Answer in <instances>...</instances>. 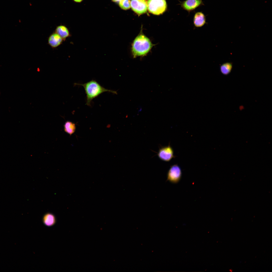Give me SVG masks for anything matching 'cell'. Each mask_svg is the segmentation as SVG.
<instances>
[{
	"label": "cell",
	"instance_id": "6da1fadb",
	"mask_svg": "<svg viewBox=\"0 0 272 272\" xmlns=\"http://www.w3.org/2000/svg\"><path fill=\"white\" fill-rule=\"evenodd\" d=\"M153 45L150 39L144 34L142 28L132 44L131 51L133 57L146 55Z\"/></svg>",
	"mask_w": 272,
	"mask_h": 272
},
{
	"label": "cell",
	"instance_id": "7a4b0ae2",
	"mask_svg": "<svg viewBox=\"0 0 272 272\" xmlns=\"http://www.w3.org/2000/svg\"><path fill=\"white\" fill-rule=\"evenodd\" d=\"M76 84L81 85L84 88L86 95V104L89 106H91V102L93 99L104 92H108L117 94L116 91L106 89L101 86L96 81L93 80L84 84L76 83Z\"/></svg>",
	"mask_w": 272,
	"mask_h": 272
},
{
	"label": "cell",
	"instance_id": "3957f363",
	"mask_svg": "<svg viewBox=\"0 0 272 272\" xmlns=\"http://www.w3.org/2000/svg\"><path fill=\"white\" fill-rule=\"evenodd\" d=\"M147 3L148 11L154 14H162L167 9V4L165 0H148Z\"/></svg>",
	"mask_w": 272,
	"mask_h": 272
},
{
	"label": "cell",
	"instance_id": "277c9868",
	"mask_svg": "<svg viewBox=\"0 0 272 272\" xmlns=\"http://www.w3.org/2000/svg\"><path fill=\"white\" fill-rule=\"evenodd\" d=\"M182 175L180 167L177 164L171 166L167 173V180L173 183H177L180 180Z\"/></svg>",
	"mask_w": 272,
	"mask_h": 272
},
{
	"label": "cell",
	"instance_id": "5b68a950",
	"mask_svg": "<svg viewBox=\"0 0 272 272\" xmlns=\"http://www.w3.org/2000/svg\"><path fill=\"white\" fill-rule=\"evenodd\" d=\"M157 155L160 159L165 162L169 161L175 157L174 150L170 145L160 148L158 152Z\"/></svg>",
	"mask_w": 272,
	"mask_h": 272
},
{
	"label": "cell",
	"instance_id": "8992f818",
	"mask_svg": "<svg viewBox=\"0 0 272 272\" xmlns=\"http://www.w3.org/2000/svg\"><path fill=\"white\" fill-rule=\"evenodd\" d=\"M130 5L132 10L139 15L147 11V5L146 0H131Z\"/></svg>",
	"mask_w": 272,
	"mask_h": 272
},
{
	"label": "cell",
	"instance_id": "52a82bcc",
	"mask_svg": "<svg viewBox=\"0 0 272 272\" xmlns=\"http://www.w3.org/2000/svg\"><path fill=\"white\" fill-rule=\"evenodd\" d=\"M179 2V5L181 7L189 13L197 8L204 5L202 0H185L182 2Z\"/></svg>",
	"mask_w": 272,
	"mask_h": 272
},
{
	"label": "cell",
	"instance_id": "ba28073f",
	"mask_svg": "<svg viewBox=\"0 0 272 272\" xmlns=\"http://www.w3.org/2000/svg\"><path fill=\"white\" fill-rule=\"evenodd\" d=\"M64 41L63 39L54 31L50 35L48 40V44L53 49L58 47Z\"/></svg>",
	"mask_w": 272,
	"mask_h": 272
},
{
	"label": "cell",
	"instance_id": "9c48e42d",
	"mask_svg": "<svg viewBox=\"0 0 272 272\" xmlns=\"http://www.w3.org/2000/svg\"><path fill=\"white\" fill-rule=\"evenodd\" d=\"M206 22V17L201 12H197L194 14L193 18V24L196 27H200L204 25Z\"/></svg>",
	"mask_w": 272,
	"mask_h": 272
},
{
	"label": "cell",
	"instance_id": "30bf717a",
	"mask_svg": "<svg viewBox=\"0 0 272 272\" xmlns=\"http://www.w3.org/2000/svg\"><path fill=\"white\" fill-rule=\"evenodd\" d=\"M54 31L58 34L64 41L67 38L71 36L69 29L64 25H60L57 26Z\"/></svg>",
	"mask_w": 272,
	"mask_h": 272
},
{
	"label": "cell",
	"instance_id": "8fae6325",
	"mask_svg": "<svg viewBox=\"0 0 272 272\" xmlns=\"http://www.w3.org/2000/svg\"><path fill=\"white\" fill-rule=\"evenodd\" d=\"M42 222L44 224L48 227L52 226L55 225L56 222V218L52 213H48L45 214L42 218Z\"/></svg>",
	"mask_w": 272,
	"mask_h": 272
},
{
	"label": "cell",
	"instance_id": "7c38bea8",
	"mask_svg": "<svg viewBox=\"0 0 272 272\" xmlns=\"http://www.w3.org/2000/svg\"><path fill=\"white\" fill-rule=\"evenodd\" d=\"M63 127L65 132L70 135L74 133L76 129L75 124L69 121H67L65 122L63 125Z\"/></svg>",
	"mask_w": 272,
	"mask_h": 272
},
{
	"label": "cell",
	"instance_id": "4fadbf2b",
	"mask_svg": "<svg viewBox=\"0 0 272 272\" xmlns=\"http://www.w3.org/2000/svg\"><path fill=\"white\" fill-rule=\"evenodd\" d=\"M233 67V64L231 62H226L222 64L220 67V71L223 75L227 76L231 72Z\"/></svg>",
	"mask_w": 272,
	"mask_h": 272
},
{
	"label": "cell",
	"instance_id": "5bb4252c",
	"mask_svg": "<svg viewBox=\"0 0 272 272\" xmlns=\"http://www.w3.org/2000/svg\"><path fill=\"white\" fill-rule=\"evenodd\" d=\"M119 5L122 9L128 10L130 8V0H120L119 2Z\"/></svg>",
	"mask_w": 272,
	"mask_h": 272
},
{
	"label": "cell",
	"instance_id": "9a60e30c",
	"mask_svg": "<svg viewBox=\"0 0 272 272\" xmlns=\"http://www.w3.org/2000/svg\"><path fill=\"white\" fill-rule=\"evenodd\" d=\"M75 2H81L82 0H73Z\"/></svg>",
	"mask_w": 272,
	"mask_h": 272
},
{
	"label": "cell",
	"instance_id": "2e32d148",
	"mask_svg": "<svg viewBox=\"0 0 272 272\" xmlns=\"http://www.w3.org/2000/svg\"><path fill=\"white\" fill-rule=\"evenodd\" d=\"M112 1L114 2H119L120 0H112Z\"/></svg>",
	"mask_w": 272,
	"mask_h": 272
}]
</instances>
